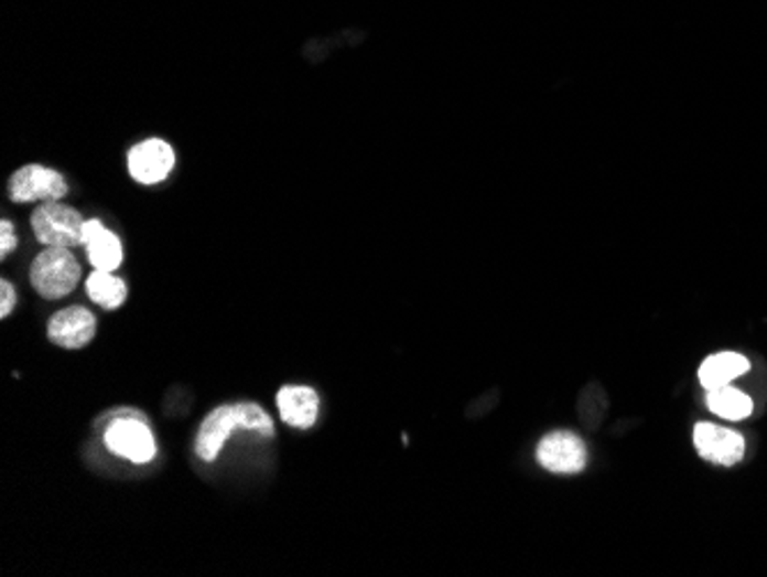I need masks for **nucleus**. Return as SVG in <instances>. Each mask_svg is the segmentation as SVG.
<instances>
[{"instance_id":"nucleus-1","label":"nucleus","mask_w":767,"mask_h":577,"mask_svg":"<svg viewBox=\"0 0 767 577\" xmlns=\"http://www.w3.org/2000/svg\"><path fill=\"white\" fill-rule=\"evenodd\" d=\"M237 430H253L264 437H273V424L267 412L256 403H235L216 407L203 421L196 435V456L205 462H214L226 447L228 437Z\"/></svg>"},{"instance_id":"nucleus-2","label":"nucleus","mask_w":767,"mask_h":577,"mask_svg":"<svg viewBox=\"0 0 767 577\" xmlns=\"http://www.w3.org/2000/svg\"><path fill=\"white\" fill-rule=\"evenodd\" d=\"M80 281V265L65 246H46L33 260L31 284L46 299H61L74 292Z\"/></svg>"},{"instance_id":"nucleus-3","label":"nucleus","mask_w":767,"mask_h":577,"mask_svg":"<svg viewBox=\"0 0 767 577\" xmlns=\"http://www.w3.org/2000/svg\"><path fill=\"white\" fill-rule=\"evenodd\" d=\"M104 445L133 464H145L156 456L154 435L139 412H120V417L106 426Z\"/></svg>"},{"instance_id":"nucleus-4","label":"nucleus","mask_w":767,"mask_h":577,"mask_svg":"<svg viewBox=\"0 0 767 577\" xmlns=\"http://www.w3.org/2000/svg\"><path fill=\"white\" fill-rule=\"evenodd\" d=\"M31 224L37 242H42L44 246H65V249H72V246L84 244L86 218L61 201H46L44 205H40L31 216Z\"/></svg>"},{"instance_id":"nucleus-5","label":"nucleus","mask_w":767,"mask_h":577,"mask_svg":"<svg viewBox=\"0 0 767 577\" xmlns=\"http://www.w3.org/2000/svg\"><path fill=\"white\" fill-rule=\"evenodd\" d=\"M536 458L547 472L580 474L586 467L588 451L582 437L568 430H557L540 439Z\"/></svg>"},{"instance_id":"nucleus-6","label":"nucleus","mask_w":767,"mask_h":577,"mask_svg":"<svg viewBox=\"0 0 767 577\" xmlns=\"http://www.w3.org/2000/svg\"><path fill=\"white\" fill-rule=\"evenodd\" d=\"M67 182L65 178L40 163H31V167L19 169L10 178L8 194L14 203H33V201H61L67 196Z\"/></svg>"},{"instance_id":"nucleus-7","label":"nucleus","mask_w":767,"mask_h":577,"mask_svg":"<svg viewBox=\"0 0 767 577\" xmlns=\"http://www.w3.org/2000/svg\"><path fill=\"white\" fill-rule=\"evenodd\" d=\"M127 163H129V175L136 182L159 184L171 175L175 167V152L166 141L150 139L131 148Z\"/></svg>"},{"instance_id":"nucleus-8","label":"nucleus","mask_w":767,"mask_h":577,"mask_svg":"<svg viewBox=\"0 0 767 577\" xmlns=\"http://www.w3.org/2000/svg\"><path fill=\"white\" fill-rule=\"evenodd\" d=\"M694 447L703 460L731 467L745 456V437L731 428L701 421L694 428Z\"/></svg>"},{"instance_id":"nucleus-9","label":"nucleus","mask_w":767,"mask_h":577,"mask_svg":"<svg viewBox=\"0 0 767 577\" xmlns=\"http://www.w3.org/2000/svg\"><path fill=\"white\" fill-rule=\"evenodd\" d=\"M97 332L95 316L84 307H69L51 316L46 324V336L51 343H56L65 350L86 348Z\"/></svg>"},{"instance_id":"nucleus-10","label":"nucleus","mask_w":767,"mask_h":577,"mask_svg":"<svg viewBox=\"0 0 767 577\" xmlns=\"http://www.w3.org/2000/svg\"><path fill=\"white\" fill-rule=\"evenodd\" d=\"M84 246L88 260L95 269L116 271L122 265V242L116 233L108 231L99 218H90L84 228Z\"/></svg>"},{"instance_id":"nucleus-11","label":"nucleus","mask_w":767,"mask_h":577,"mask_svg":"<svg viewBox=\"0 0 767 577\" xmlns=\"http://www.w3.org/2000/svg\"><path fill=\"white\" fill-rule=\"evenodd\" d=\"M281 419L299 430H306L317 421L320 396L311 387H283L277 396Z\"/></svg>"},{"instance_id":"nucleus-12","label":"nucleus","mask_w":767,"mask_h":577,"mask_svg":"<svg viewBox=\"0 0 767 577\" xmlns=\"http://www.w3.org/2000/svg\"><path fill=\"white\" fill-rule=\"evenodd\" d=\"M749 371V360L737 352H720L712 354L701 364L699 368V382L703 384L705 389H715V387H724V384H731L735 377L745 375Z\"/></svg>"},{"instance_id":"nucleus-13","label":"nucleus","mask_w":767,"mask_h":577,"mask_svg":"<svg viewBox=\"0 0 767 577\" xmlns=\"http://www.w3.org/2000/svg\"><path fill=\"white\" fill-rule=\"evenodd\" d=\"M705 405L712 415H717L726 421H743V419L752 417V412H754V400L747 394L731 387V384L707 389Z\"/></svg>"},{"instance_id":"nucleus-14","label":"nucleus","mask_w":767,"mask_h":577,"mask_svg":"<svg viewBox=\"0 0 767 577\" xmlns=\"http://www.w3.org/2000/svg\"><path fill=\"white\" fill-rule=\"evenodd\" d=\"M86 292L88 297L106 311H116L125 304L127 299V284L125 279L116 277L114 271H101L95 269L88 281H86Z\"/></svg>"},{"instance_id":"nucleus-15","label":"nucleus","mask_w":767,"mask_h":577,"mask_svg":"<svg viewBox=\"0 0 767 577\" xmlns=\"http://www.w3.org/2000/svg\"><path fill=\"white\" fill-rule=\"evenodd\" d=\"M17 231L14 224L3 218V224H0V258H8L14 249H17Z\"/></svg>"},{"instance_id":"nucleus-16","label":"nucleus","mask_w":767,"mask_h":577,"mask_svg":"<svg viewBox=\"0 0 767 577\" xmlns=\"http://www.w3.org/2000/svg\"><path fill=\"white\" fill-rule=\"evenodd\" d=\"M17 304V290L10 281H0V318H8Z\"/></svg>"}]
</instances>
